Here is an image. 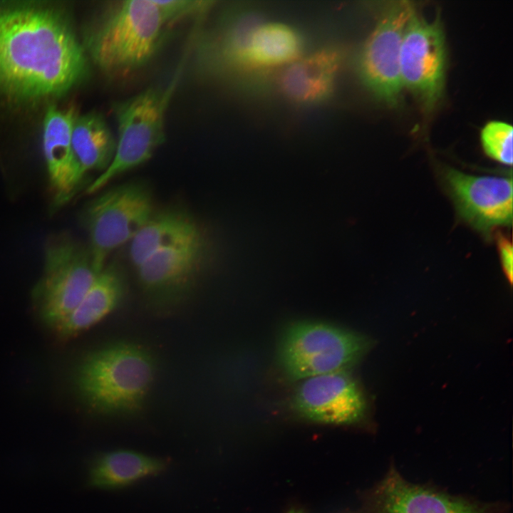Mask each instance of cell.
Returning a JSON list of instances; mask_svg holds the SVG:
<instances>
[{
  "mask_svg": "<svg viewBox=\"0 0 513 513\" xmlns=\"http://www.w3.org/2000/svg\"><path fill=\"white\" fill-rule=\"evenodd\" d=\"M86 50L68 20L40 6H0V90L21 98L58 95L84 79Z\"/></svg>",
  "mask_w": 513,
  "mask_h": 513,
  "instance_id": "cell-1",
  "label": "cell"
},
{
  "mask_svg": "<svg viewBox=\"0 0 513 513\" xmlns=\"http://www.w3.org/2000/svg\"><path fill=\"white\" fill-rule=\"evenodd\" d=\"M168 27L154 0L112 2L88 28L84 48L105 73L125 76L154 58L167 39Z\"/></svg>",
  "mask_w": 513,
  "mask_h": 513,
  "instance_id": "cell-2",
  "label": "cell"
},
{
  "mask_svg": "<svg viewBox=\"0 0 513 513\" xmlns=\"http://www.w3.org/2000/svg\"><path fill=\"white\" fill-rule=\"evenodd\" d=\"M155 376L150 354L131 343H113L89 354L76 378L88 405L101 413H133L140 410Z\"/></svg>",
  "mask_w": 513,
  "mask_h": 513,
  "instance_id": "cell-3",
  "label": "cell"
},
{
  "mask_svg": "<svg viewBox=\"0 0 513 513\" xmlns=\"http://www.w3.org/2000/svg\"><path fill=\"white\" fill-rule=\"evenodd\" d=\"M184 63L165 86L149 87L113 104L118 128L114 157L89 185L88 192L100 190L119 175L143 164L165 142L166 113L180 81Z\"/></svg>",
  "mask_w": 513,
  "mask_h": 513,
  "instance_id": "cell-4",
  "label": "cell"
},
{
  "mask_svg": "<svg viewBox=\"0 0 513 513\" xmlns=\"http://www.w3.org/2000/svg\"><path fill=\"white\" fill-rule=\"evenodd\" d=\"M370 341L357 333L319 322L291 326L281 339L279 360L291 380L346 370L370 348Z\"/></svg>",
  "mask_w": 513,
  "mask_h": 513,
  "instance_id": "cell-5",
  "label": "cell"
},
{
  "mask_svg": "<svg viewBox=\"0 0 513 513\" xmlns=\"http://www.w3.org/2000/svg\"><path fill=\"white\" fill-rule=\"evenodd\" d=\"M98 273L88 249L68 235L50 240L43 274L33 290L41 320L56 328L78 305Z\"/></svg>",
  "mask_w": 513,
  "mask_h": 513,
  "instance_id": "cell-6",
  "label": "cell"
},
{
  "mask_svg": "<svg viewBox=\"0 0 513 513\" xmlns=\"http://www.w3.org/2000/svg\"><path fill=\"white\" fill-rule=\"evenodd\" d=\"M150 192L138 182L123 184L98 195L86 207L84 220L89 251L97 272L108 256L130 242L153 214Z\"/></svg>",
  "mask_w": 513,
  "mask_h": 513,
  "instance_id": "cell-7",
  "label": "cell"
},
{
  "mask_svg": "<svg viewBox=\"0 0 513 513\" xmlns=\"http://www.w3.org/2000/svg\"><path fill=\"white\" fill-rule=\"evenodd\" d=\"M446 46L440 17L428 21L413 7L406 24L400 52V75L422 108L431 112L445 88Z\"/></svg>",
  "mask_w": 513,
  "mask_h": 513,
  "instance_id": "cell-8",
  "label": "cell"
},
{
  "mask_svg": "<svg viewBox=\"0 0 513 513\" xmlns=\"http://www.w3.org/2000/svg\"><path fill=\"white\" fill-rule=\"evenodd\" d=\"M413 7L405 1L385 5L357 58V71L363 85L377 98L391 105L398 103L403 88L400 52Z\"/></svg>",
  "mask_w": 513,
  "mask_h": 513,
  "instance_id": "cell-9",
  "label": "cell"
},
{
  "mask_svg": "<svg viewBox=\"0 0 513 513\" xmlns=\"http://www.w3.org/2000/svg\"><path fill=\"white\" fill-rule=\"evenodd\" d=\"M445 187L458 215L478 232L489 235L512 223V177L476 176L447 168Z\"/></svg>",
  "mask_w": 513,
  "mask_h": 513,
  "instance_id": "cell-10",
  "label": "cell"
},
{
  "mask_svg": "<svg viewBox=\"0 0 513 513\" xmlns=\"http://www.w3.org/2000/svg\"><path fill=\"white\" fill-rule=\"evenodd\" d=\"M347 370L301 380L292 395L293 409L318 423L350 425L361 421L366 413V398Z\"/></svg>",
  "mask_w": 513,
  "mask_h": 513,
  "instance_id": "cell-11",
  "label": "cell"
},
{
  "mask_svg": "<svg viewBox=\"0 0 513 513\" xmlns=\"http://www.w3.org/2000/svg\"><path fill=\"white\" fill-rule=\"evenodd\" d=\"M360 513H502V507L411 483L390 468L367 495Z\"/></svg>",
  "mask_w": 513,
  "mask_h": 513,
  "instance_id": "cell-12",
  "label": "cell"
},
{
  "mask_svg": "<svg viewBox=\"0 0 513 513\" xmlns=\"http://www.w3.org/2000/svg\"><path fill=\"white\" fill-rule=\"evenodd\" d=\"M77 115L73 108L49 105L43 125L42 145L53 202L61 207L75 195L84 176L72 147V130Z\"/></svg>",
  "mask_w": 513,
  "mask_h": 513,
  "instance_id": "cell-13",
  "label": "cell"
},
{
  "mask_svg": "<svg viewBox=\"0 0 513 513\" xmlns=\"http://www.w3.org/2000/svg\"><path fill=\"white\" fill-rule=\"evenodd\" d=\"M206 255L204 237L158 252L136 267L139 281L145 291L157 298L182 294L199 276Z\"/></svg>",
  "mask_w": 513,
  "mask_h": 513,
  "instance_id": "cell-14",
  "label": "cell"
},
{
  "mask_svg": "<svg viewBox=\"0 0 513 513\" xmlns=\"http://www.w3.org/2000/svg\"><path fill=\"white\" fill-rule=\"evenodd\" d=\"M341 63V53L332 47L301 56L283 68L279 90L290 102L301 106L325 103L335 91Z\"/></svg>",
  "mask_w": 513,
  "mask_h": 513,
  "instance_id": "cell-15",
  "label": "cell"
},
{
  "mask_svg": "<svg viewBox=\"0 0 513 513\" xmlns=\"http://www.w3.org/2000/svg\"><path fill=\"white\" fill-rule=\"evenodd\" d=\"M124 291V279L118 266L105 265L76 309L55 328L58 336L69 338L99 323L118 306Z\"/></svg>",
  "mask_w": 513,
  "mask_h": 513,
  "instance_id": "cell-16",
  "label": "cell"
},
{
  "mask_svg": "<svg viewBox=\"0 0 513 513\" xmlns=\"http://www.w3.org/2000/svg\"><path fill=\"white\" fill-rule=\"evenodd\" d=\"M304 40L291 26L261 22L249 41L238 72L285 67L301 56Z\"/></svg>",
  "mask_w": 513,
  "mask_h": 513,
  "instance_id": "cell-17",
  "label": "cell"
},
{
  "mask_svg": "<svg viewBox=\"0 0 513 513\" xmlns=\"http://www.w3.org/2000/svg\"><path fill=\"white\" fill-rule=\"evenodd\" d=\"M202 237L199 227L187 214L177 210L154 212L130 242V258L138 267L158 252Z\"/></svg>",
  "mask_w": 513,
  "mask_h": 513,
  "instance_id": "cell-18",
  "label": "cell"
},
{
  "mask_svg": "<svg viewBox=\"0 0 513 513\" xmlns=\"http://www.w3.org/2000/svg\"><path fill=\"white\" fill-rule=\"evenodd\" d=\"M72 147L83 176L94 170L103 172L110 164L116 138L103 116L96 112L77 115L72 130Z\"/></svg>",
  "mask_w": 513,
  "mask_h": 513,
  "instance_id": "cell-19",
  "label": "cell"
},
{
  "mask_svg": "<svg viewBox=\"0 0 513 513\" xmlns=\"http://www.w3.org/2000/svg\"><path fill=\"white\" fill-rule=\"evenodd\" d=\"M164 467V462L155 457L130 450L112 451L95 460L90 484L98 488H119L158 474Z\"/></svg>",
  "mask_w": 513,
  "mask_h": 513,
  "instance_id": "cell-20",
  "label": "cell"
},
{
  "mask_svg": "<svg viewBox=\"0 0 513 513\" xmlns=\"http://www.w3.org/2000/svg\"><path fill=\"white\" fill-rule=\"evenodd\" d=\"M512 126L502 121H490L482 128L480 139L485 153L506 165H512Z\"/></svg>",
  "mask_w": 513,
  "mask_h": 513,
  "instance_id": "cell-21",
  "label": "cell"
},
{
  "mask_svg": "<svg viewBox=\"0 0 513 513\" xmlns=\"http://www.w3.org/2000/svg\"><path fill=\"white\" fill-rule=\"evenodd\" d=\"M154 2L168 26L187 17L204 14L214 3L203 0H154Z\"/></svg>",
  "mask_w": 513,
  "mask_h": 513,
  "instance_id": "cell-22",
  "label": "cell"
},
{
  "mask_svg": "<svg viewBox=\"0 0 513 513\" xmlns=\"http://www.w3.org/2000/svg\"><path fill=\"white\" fill-rule=\"evenodd\" d=\"M497 244L503 270L510 284H512L513 263L512 242L502 235H499Z\"/></svg>",
  "mask_w": 513,
  "mask_h": 513,
  "instance_id": "cell-23",
  "label": "cell"
},
{
  "mask_svg": "<svg viewBox=\"0 0 513 513\" xmlns=\"http://www.w3.org/2000/svg\"><path fill=\"white\" fill-rule=\"evenodd\" d=\"M289 513H301L299 511H291Z\"/></svg>",
  "mask_w": 513,
  "mask_h": 513,
  "instance_id": "cell-24",
  "label": "cell"
}]
</instances>
